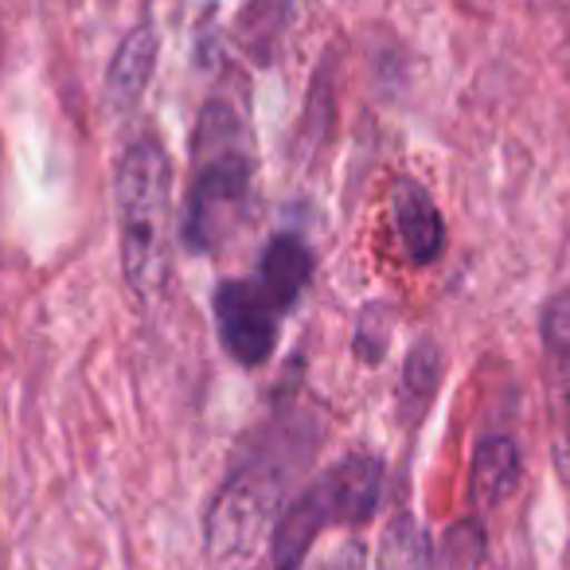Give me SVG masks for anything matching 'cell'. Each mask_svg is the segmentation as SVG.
Wrapping results in <instances>:
<instances>
[{"label":"cell","mask_w":570,"mask_h":570,"mask_svg":"<svg viewBox=\"0 0 570 570\" xmlns=\"http://www.w3.org/2000/svg\"><path fill=\"white\" fill-rule=\"evenodd\" d=\"M294 465L277 445L254 450L230 469L207 512V559L219 570H243L254 562L258 547L274 535L277 512Z\"/></svg>","instance_id":"3"},{"label":"cell","mask_w":570,"mask_h":570,"mask_svg":"<svg viewBox=\"0 0 570 570\" xmlns=\"http://www.w3.org/2000/svg\"><path fill=\"white\" fill-rule=\"evenodd\" d=\"M434 567V547L422 523L414 515L399 512L383 528L380 551H375V570H430Z\"/></svg>","instance_id":"11"},{"label":"cell","mask_w":570,"mask_h":570,"mask_svg":"<svg viewBox=\"0 0 570 570\" xmlns=\"http://www.w3.org/2000/svg\"><path fill=\"white\" fill-rule=\"evenodd\" d=\"M383 497V461L372 453H352L341 465L321 473L302 497L285 504L277 528L269 535V559L274 570H302L313 543L325 528H356L367 523Z\"/></svg>","instance_id":"4"},{"label":"cell","mask_w":570,"mask_h":570,"mask_svg":"<svg viewBox=\"0 0 570 570\" xmlns=\"http://www.w3.org/2000/svg\"><path fill=\"white\" fill-rule=\"evenodd\" d=\"M121 277L145 309L165 302L173 274V160L157 137H137L118 165Z\"/></svg>","instance_id":"2"},{"label":"cell","mask_w":570,"mask_h":570,"mask_svg":"<svg viewBox=\"0 0 570 570\" xmlns=\"http://www.w3.org/2000/svg\"><path fill=\"white\" fill-rule=\"evenodd\" d=\"M515 481H520V450L512 438L492 434L476 445L473 453V473H469V497L476 508H492L504 497H512Z\"/></svg>","instance_id":"10"},{"label":"cell","mask_w":570,"mask_h":570,"mask_svg":"<svg viewBox=\"0 0 570 570\" xmlns=\"http://www.w3.org/2000/svg\"><path fill=\"white\" fill-rule=\"evenodd\" d=\"M188 204L180 238L191 254L223 250L250 219L254 153L246 126L227 102H207L196 126Z\"/></svg>","instance_id":"1"},{"label":"cell","mask_w":570,"mask_h":570,"mask_svg":"<svg viewBox=\"0 0 570 570\" xmlns=\"http://www.w3.org/2000/svg\"><path fill=\"white\" fill-rule=\"evenodd\" d=\"M313 277V254L309 246L297 235H274L262 250L258 262V277L254 282L262 285V294L277 305V309H294L297 297L309 289Z\"/></svg>","instance_id":"9"},{"label":"cell","mask_w":570,"mask_h":570,"mask_svg":"<svg viewBox=\"0 0 570 570\" xmlns=\"http://www.w3.org/2000/svg\"><path fill=\"white\" fill-rule=\"evenodd\" d=\"M157 51H160V36L153 24H137L126 40L114 51V63L106 71V102H110L114 114L134 110L145 98L153 82V71H157Z\"/></svg>","instance_id":"8"},{"label":"cell","mask_w":570,"mask_h":570,"mask_svg":"<svg viewBox=\"0 0 570 570\" xmlns=\"http://www.w3.org/2000/svg\"><path fill=\"white\" fill-rule=\"evenodd\" d=\"M438 383H442V352H438V344H414V352L403 364V383H399V406H403L406 426L422 422L426 406L434 403Z\"/></svg>","instance_id":"12"},{"label":"cell","mask_w":570,"mask_h":570,"mask_svg":"<svg viewBox=\"0 0 570 570\" xmlns=\"http://www.w3.org/2000/svg\"><path fill=\"white\" fill-rule=\"evenodd\" d=\"M547 403H551V453L559 476L570 484V294H559L543 309Z\"/></svg>","instance_id":"6"},{"label":"cell","mask_w":570,"mask_h":570,"mask_svg":"<svg viewBox=\"0 0 570 570\" xmlns=\"http://www.w3.org/2000/svg\"><path fill=\"white\" fill-rule=\"evenodd\" d=\"M215 328L227 356L243 367H262L274 356L282 309L262 294L258 282H223L212 297Z\"/></svg>","instance_id":"5"},{"label":"cell","mask_w":570,"mask_h":570,"mask_svg":"<svg viewBox=\"0 0 570 570\" xmlns=\"http://www.w3.org/2000/svg\"><path fill=\"white\" fill-rule=\"evenodd\" d=\"M391 215H395L399 243H403L406 258H411L414 266H430V262L442 258L445 219H442V212H438L434 196H430L419 180H411V176L395 180V191H391Z\"/></svg>","instance_id":"7"}]
</instances>
